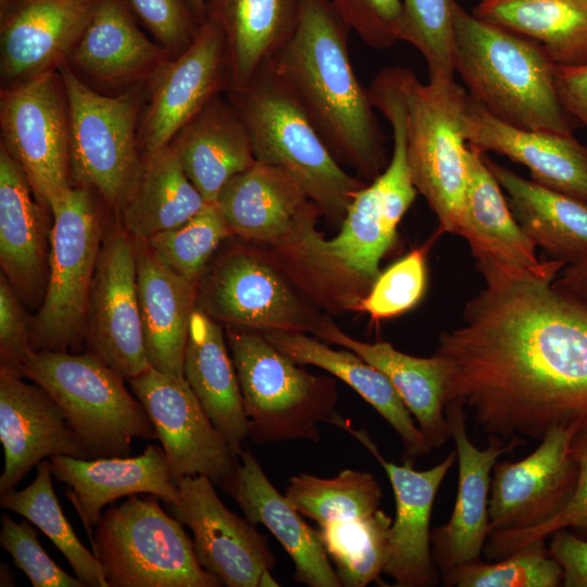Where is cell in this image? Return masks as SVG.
I'll use <instances>...</instances> for the list:
<instances>
[{
	"label": "cell",
	"mask_w": 587,
	"mask_h": 587,
	"mask_svg": "<svg viewBox=\"0 0 587 587\" xmlns=\"http://www.w3.org/2000/svg\"><path fill=\"white\" fill-rule=\"evenodd\" d=\"M485 161L536 247L566 264L587 255V202L528 180L486 155Z\"/></svg>",
	"instance_id": "obj_36"
},
{
	"label": "cell",
	"mask_w": 587,
	"mask_h": 587,
	"mask_svg": "<svg viewBox=\"0 0 587 587\" xmlns=\"http://www.w3.org/2000/svg\"><path fill=\"white\" fill-rule=\"evenodd\" d=\"M554 85L564 110L587 128V63L575 66L555 64Z\"/></svg>",
	"instance_id": "obj_52"
},
{
	"label": "cell",
	"mask_w": 587,
	"mask_h": 587,
	"mask_svg": "<svg viewBox=\"0 0 587 587\" xmlns=\"http://www.w3.org/2000/svg\"><path fill=\"white\" fill-rule=\"evenodd\" d=\"M27 519L14 522L8 514L1 515L0 545L22 570L34 587H86L63 571L40 545L37 532Z\"/></svg>",
	"instance_id": "obj_47"
},
{
	"label": "cell",
	"mask_w": 587,
	"mask_h": 587,
	"mask_svg": "<svg viewBox=\"0 0 587 587\" xmlns=\"http://www.w3.org/2000/svg\"><path fill=\"white\" fill-rule=\"evenodd\" d=\"M127 382L155 429L174 480L201 475L223 486L234 473L238 458L185 377L149 366Z\"/></svg>",
	"instance_id": "obj_13"
},
{
	"label": "cell",
	"mask_w": 587,
	"mask_h": 587,
	"mask_svg": "<svg viewBox=\"0 0 587 587\" xmlns=\"http://www.w3.org/2000/svg\"><path fill=\"white\" fill-rule=\"evenodd\" d=\"M85 339L88 353L126 380L148 363L137 291L136 242L124 229L104 237L91 284Z\"/></svg>",
	"instance_id": "obj_15"
},
{
	"label": "cell",
	"mask_w": 587,
	"mask_h": 587,
	"mask_svg": "<svg viewBox=\"0 0 587 587\" xmlns=\"http://www.w3.org/2000/svg\"><path fill=\"white\" fill-rule=\"evenodd\" d=\"M300 4L301 0H207L205 17L213 18L225 37L229 90L267 68L292 34Z\"/></svg>",
	"instance_id": "obj_35"
},
{
	"label": "cell",
	"mask_w": 587,
	"mask_h": 587,
	"mask_svg": "<svg viewBox=\"0 0 587 587\" xmlns=\"http://www.w3.org/2000/svg\"><path fill=\"white\" fill-rule=\"evenodd\" d=\"M149 99L138 124L141 154L167 146L211 99L230 88L224 34L210 17L188 48L166 62L147 86Z\"/></svg>",
	"instance_id": "obj_16"
},
{
	"label": "cell",
	"mask_w": 587,
	"mask_h": 587,
	"mask_svg": "<svg viewBox=\"0 0 587 587\" xmlns=\"http://www.w3.org/2000/svg\"><path fill=\"white\" fill-rule=\"evenodd\" d=\"M285 497L320 525L373 514L379 509L383 491L373 474L347 469L333 478L305 473L291 476Z\"/></svg>",
	"instance_id": "obj_41"
},
{
	"label": "cell",
	"mask_w": 587,
	"mask_h": 587,
	"mask_svg": "<svg viewBox=\"0 0 587 587\" xmlns=\"http://www.w3.org/2000/svg\"><path fill=\"white\" fill-rule=\"evenodd\" d=\"M50 213L48 279L30 322L32 345L34 350L78 351L103 240L101 215L91 189L83 186L67 190Z\"/></svg>",
	"instance_id": "obj_9"
},
{
	"label": "cell",
	"mask_w": 587,
	"mask_h": 587,
	"mask_svg": "<svg viewBox=\"0 0 587 587\" xmlns=\"http://www.w3.org/2000/svg\"><path fill=\"white\" fill-rule=\"evenodd\" d=\"M455 0H402L401 40L420 51L429 79L454 80L453 13Z\"/></svg>",
	"instance_id": "obj_44"
},
{
	"label": "cell",
	"mask_w": 587,
	"mask_h": 587,
	"mask_svg": "<svg viewBox=\"0 0 587 587\" xmlns=\"http://www.w3.org/2000/svg\"><path fill=\"white\" fill-rule=\"evenodd\" d=\"M0 569V586H14L12 572L7 564H1Z\"/></svg>",
	"instance_id": "obj_55"
},
{
	"label": "cell",
	"mask_w": 587,
	"mask_h": 587,
	"mask_svg": "<svg viewBox=\"0 0 587 587\" xmlns=\"http://www.w3.org/2000/svg\"><path fill=\"white\" fill-rule=\"evenodd\" d=\"M200 301L202 311L230 327L316 334L322 324L275 265L247 250L216 264Z\"/></svg>",
	"instance_id": "obj_14"
},
{
	"label": "cell",
	"mask_w": 587,
	"mask_h": 587,
	"mask_svg": "<svg viewBox=\"0 0 587 587\" xmlns=\"http://www.w3.org/2000/svg\"><path fill=\"white\" fill-rule=\"evenodd\" d=\"M392 520L382 509L373 514L320 524V535L341 586L378 582L389 559Z\"/></svg>",
	"instance_id": "obj_40"
},
{
	"label": "cell",
	"mask_w": 587,
	"mask_h": 587,
	"mask_svg": "<svg viewBox=\"0 0 587 587\" xmlns=\"http://www.w3.org/2000/svg\"><path fill=\"white\" fill-rule=\"evenodd\" d=\"M0 441L4 451L0 495L15 489L47 458L90 459L51 395L7 366H0Z\"/></svg>",
	"instance_id": "obj_22"
},
{
	"label": "cell",
	"mask_w": 587,
	"mask_h": 587,
	"mask_svg": "<svg viewBox=\"0 0 587 587\" xmlns=\"http://www.w3.org/2000/svg\"><path fill=\"white\" fill-rule=\"evenodd\" d=\"M261 333L297 364L317 366L349 385L399 435L408 459L425 455L433 450L386 375L360 355L350 350H334L304 333Z\"/></svg>",
	"instance_id": "obj_34"
},
{
	"label": "cell",
	"mask_w": 587,
	"mask_h": 587,
	"mask_svg": "<svg viewBox=\"0 0 587 587\" xmlns=\"http://www.w3.org/2000/svg\"><path fill=\"white\" fill-rule=\"evenodd\" d=\"M570 452L578 466V478L573 496L564 508L540 526L523 530H502L489 534L484 547L488 560H500L524 545L548 538L558 529L566 528L587 539V416L577 425Z\"/></svg>",
	"instance_id": "obj_45"
},
{
	"label": "cell",
	"mask_w": 587,
	"mask_h": 587,
	"mask_svg": "<svg viewBox=\"0 0 587 587\" xmlns=\"http://www.w3.org/2000/svg\"><path fill=\"white\" fill-rule=\"evenodd\" d=\"M578 424L550 428L540 445L516 462L495 463L488 505L489 534L540 526L564 508L578 478V466L570 452Z\"/></svg>",
	"instance_id": "obj_17"
},
{
	"label": "cell",
	"mask_w": 587,
	"mask_h": 587,
	"mask_svg": "<svg viewBox=\"0 0 587 587\" xmlns=\"http://www.w3.org/2000/svg\"><path fill=\"white\" fill-rule=\"evenodd\" d=\"M214 204L232 234L282 247L292 245L321 215L288 174L260 161L230 178Z\"/></svg>",
	"instance_id": "obj_23"
},
{
	"label": "cell",
	"mask_w": 587,
	"mask_h": 587,
	"mask_svg": "<svg viewBox=\"0 0 587 587\" xmlns=\"http://www.w3.org/2000/svg\"><path fill=\"white\" fill-rule=\"evenodd\" d=\"M217 321L196 309L190 319L184 377L207 415L239 458L248 422L236 369Z\"/></svg>",
	"instance_id": "obj_33"
},
{
	"label": "cell",
	"mask_w": 587,
	"mask_h": 587,
	"mask_svg": "<svg viewBox=\"0 0 587 587\" xmlns=\"http://www.w3.org/2000/svg\"><path fill=\"white\" fill-rule=\"evenodd\" d=\"M407 157L415 189L438 218V234H458L467 183L463 127L466 89L454 80L422 83L399 66Z\"/></svg>",
	"instance_id": "obj_8"
},
{
	"label": "cell",
	"mask_w": 587,
	"mask_h": 587,
	"mask_svg": "<svg viewBox=\"0 0 587 587\" xmlns=\"http://www.w3.org/2000/svg\"><path fill=\"white\" fill-rule=\"evenodd\" d=\"M425 254V247L414 249L380 273L355 310L378 321L412 309L426 287Z\"/></svg>",
	"instance_id": "obj_46"
},
{
	"label": "cell",
	"mask_w": 587,
	"mask_h": 587,
	"mask_svg": "<svg viewBox=\"0 0 587 587\" xmlns=\"http://www.w3.org/2000/svg\"><path fill=\"white\" fill-rule=\"evenodd\" d=\"M350 30L374 49L401 40L402 0H328Z\"/></svg>",
	"instance_id": "obj_48"
},
{
	"label": "cell",
	"mask_w": 587,
	"mask_h": 587,
	"mask_svg": "<svg viewBox=\"0 0 587 587\" xmlns=\"http://www.w3.org/2000/svg\"><path fill=\"white\" fill-rule=\"evenodd\" d=\"M136 242L137 291L149 365L184 377L185 350L196 308V283L159 262L142 240Z\"/></svg>",
	"instance_id": "obj_31"
},
{
	"label": "cell",
	"mask_w": 587,
	"mask_h": 587,
	"mask_svg": "<svg viewBox=\"0 0 587 587\" xmlns=\"http://www.w3.org/2000/svg\"><path fill=\"white\" fill-rule=\"evenodd\" d=\"M458 235L466 239L485 277L542 271L536 245L515 220L485 152L469 143L467 183Z\"/></svg>",
	"instance_id": "obj_26"
},
{
	"label": "cell",
	"mask_w": 587,
	"mask_h": 587,
	"mask_svg": "<svg viewBox=\"0 0 587 587\" xmlns=\"http://www.w3.org/2000/svg\"><path fill=\"white\" fill-rule=\"evenodd\" d=\"M193 186L214 204L227 182L254 162L248 128L222 95L211 99L168 143Z\"/></svg>",
	"instance_id": "obj_30"
},
{
	"label": "cell",
	"mask_w": 587,
	"mask_h": 587,
	"mask_svg": "<svg viewBox=\"0 0 587 587\" xmlns=\"http://www.w3.org/2000/svg\"><path fill=\"white\" fill-rule=\"evenodd\" d=\"M52 476L50 461L42 460L37 464V474L30 485L0 495V508L13 511L37 526L86 586L108 587L98 559L82 544L63 513L53 490Z\"/></svg>",
	"instance_id": "obj_39"
},
{
	"label": "cell",
	"mask_w": 587,
	"mask_h": 587,
	"mask_svg": "<svg viewBox=\"0 0 587 587\" xmlns=\"http://www.w3.org/2000/svg\"><path fill=\"white\" fill-rule=\"evenodd\" d=\"M315 335L353 351L384 373L432 449L448 441L451 436L445 412L447 373L437 353L420 358L403 353L389 342L360 341L329 322H322Z\"/></svg>",
	"instance_id": "obj_32"
},
{
	"label": "cell",
	"mask_w": 587,
	"mask_h": 587,
	"mask_svg": "<svg viewBox=\"0 0 587 587\" xmlns=\"http://www.w3.org/2000/svg\"><path fill=\"white\" fill-rule=\"evenodd\" d=\"M70 117L71 176L118 209L139 171L138 124L143 88L99 92L65 62L58 68Z\"/></svg>",
	"instance_id": "obj_11"
},
{
	"label": "cell",
	"mask_w": 587,
	"mask_h": 587,
	"mask_svg": "<svg viewBox=\"0 0 587 587\" xmlns=\"http://www.w3.org/2000/svg\"><path fill=\"white\" fill-rule=\"evenodd\" d=\"M363 445L386 472L394 491L396 515L389 528V559L384 574L397 587L437 586L441 575L432 557L430 516L438 489L457 459L452 450L440 463L417 471L410 459L399 465L386 460L365 428H353L336 413L327 421Z\"/></svg>",
	"instance_id": "obj_19"
},
{
	"label": "cell",
	"mask_w": 587,
	"mask_h": 587,
	"mask_svg": "<svg viewBox=\"0 0 587 587\" xmlns=\"http://www.w3.org/2000/svg\"><path fill=\"white\" fill-rule=\"evenodd\" d=\"M226 339L242 396L248 438L258 445L321 440L335 414L334 380L308 373L261 332L228 327Z\"/></svg>",
	"instance_id": "obj_5"
},
{
	"label": "cell",
	"mask_w": 587,
	"mask_h": 587,
	"mask_svg": "<svg viewBox=\"0 0 587 587\" xmlns=\"http://www.w3.org/2000/svg\"><path fill=\"white\" fill-rule=\"evenodd\" d=\"M197 18L202 23L205 20L207 0H187Z\"/></svg>",
	"instance_id": "obj_54"
},
{
	"label": "cell",
	"mask_w": 587,
	"mask_h": 587,
	"mask_svg": "<svg viewBox=\"0 0 587 587\" xmlns=\"http://www.w3.org/2000/svg\"><path fill=\"white\" fill-rule=\"evenodd\" d=\"M463 127L467 143L482 152L508 157L525 165L534 182L587 202V146L573 134L512 126L489 113L469 92Z\"/></svg>",
	"instance_id": "obj_27"
},
{
	"label": "cell",
	"mask_w": 587,
	"mask_h": 587,
	"mask_svg": "<svg viewBox=\"0 0 587 587\" xmlns=\"http://www.w3.org/2000/svg\"><path fill=\"white\" fill-rule=\"evenodd\" d=\"M1 145L49 211L72 185L70 117L59 71L2 87Z\"/></svg>",
	"instance_id": "obj_12"
},
{
	"label": "cell",
	"mask_w": 587,
	"mask_h": 587,
	"mask_svg": "<svg viewBox=\"0 0 587 587\" xmlns=\"http://www.w3.org/2000/svg\"><path fill=\"white\" fill-rule=\"evenodd\" d=\"M392 142L387 166L355 192L338 235L326 240L312 226L291 245L323 273L348 280L362 292L380 274L379 262L392 247L398 224L417 195L405 140L397 136Z\"/></svg>",
	"instance_id": "obj_10"
},
{
	"label": "cell",
	"mask_w": 587,
	"mask_h": 587,
	"mask_svg": "<svg viewBox=\"0 0 587 587\" xmlns=\"http://www.w3.org/2000/svg\"><path fill=\"white\" fill-rule=\"evenodd\" d=\"M225 95L248 128L255 161L284 171L321 214L341 224L355 192L366 184L341 166L279 80L265 68Z\"/></svg>",
	"instance_id": "obj_4"
},
{
	"label": "cell",
	"mask_w": 587,
	"mask_h": 587,
	"mask_svg": "<svg viewBox=\"0 0 587 587\" xmlns=\"http://www.w3.org/2000/svg\"><path fill=\"white\" fill-rule=\"evenodd\" d=\"M445 412L455 445L459 476L451 516L430 533L432 557L441 576L461 564L480 559L489 536L492 467L502 454L526 442L521 437L509 441L488 437V447L478 449L467 436V413L463 403L450 401Z\"/></svg>",
	"instance_id": "obj_20"
},
{
	"label": "cell",
	"mask_w": 587,
	"mask_h": 587,
	"mask_svg": "<svg viewBox=\"0 0 587 587\" xmlns=\"http://www.w3.org/2000/svg\"><path fill=\"white\" fill-rule=\"evenodd\" d=\"M453 34L455 73L489 113L522 129L573 134L554 85L555 63L540 43L459 3Z\"/></svg>",
	"instance_id": "obj_3"
},
{
	"label": "cell",
	"mask_w": 587,
	"mask_h": 587,
	"mask_svg": "<svg viewBox=\"0 0 587 587\" xmlns=\"http://www.w3.org/2000/svg\"><path fill=\"white\" fill-rule=\"evenodd\" d=\"M230 234L216 205L208 203L180 226L142 241L159 262L196 283L214 251Z\"/></svg>",
	"instance_id": "obj_43"
},
{
	"label": "cell",
	"mask_w": 587,
	"mask_h": 587,
	"mask_svg": "<svg viewBox=\"0 0 587 587\" xmlns=\"http://www.w3.org/2000/svg\"><path fill=\"white\" fill-rule=\"evenodd\" d=\"M173 57L146 37L125 0H100L66 63L96 87L143 88Z\"/></svg>",
	"instance_id": "obj_24"
},
{
	"label": "cell",
	"mask_w": 587,
	"mask_h": 587,
	"mask_svg": "<svg viewBox=\"0 0 587 587\" xmlns=\"http://www.w3.org/2000/svg\"><path fill=\"white\" fill-rule=\"evenodd\" d=\"M158 497L132 495L102 513L90 542L108 587H218L184 525Z\"/></svg>",
	"instance_id": "obj_7"
},
{
	"label": "cell",
	"mask_w": 587,
	"mask_h": 587,
	"mask_svg": "<svg viewBox=\"0 0 587 587\" xmlns=\"http://www.w3.org/2000/svg\"><path fill=\"white\" fill-rule=\"evenodd\" d=\"M100 0H0L2 87L65 63Z\"/></svg>",
	"instance_id": "obj_21"
},
{
	"label": "cell",
	"mask_w": 587,
	"mask_h": 587,
	"mask_svg": "<svg viewBox=\"0 0 587 587\" xmlns=\"http://www.w3.org/2000/svg\"><path fill=\"white\" fill-rule=\"evenodd\" d=\"M177 486L178 499L168 508L191 530L201 566L225 586H260L276 564L265 536L224 505L209 477L186 476Z\"/></svg>",
	"instance_id": "obj_18"
},
{
	"label": "cell",
	"mask_w": 587,
	"mask_h": 587,
	"mask_svg": "<svg viewBox=\"0 0 587 587\" xmlns=\"http://www.w3.org/2000/svg\"><path fill=\"white\" fill-rule=\"evenodd\" d=\"M549 551L561 565L563 586L587 587V539L566 528L551 534Z\"/></svg>",
	"instance_id": "obj_51"
},
{
	"label": "cell",
	"mask_w": 587,
	"mask_h": 587,
	"mask_svg": "<svg viewBox=\"0 0 587 587\" xmlns=\"http://www.w3.org/2000/svg\"><path fill=\"white\" fill-rule=\"evenodd\" d=\"M232 476L222 486L254 526L264 525L295 564L294 578L309 587H340L324 549L320 532L302 519L271 483L260 463L246 448Z\"/></svg>",
	"instance_id": "obj_28"
},
{
	"label": "cell",
	"mask_w": 587,
	"mask_h": 587,
	"mask_svg": "<svg viewBox=\"0 0 587 587\" xmlns=\"http://www.w3.org/2000/svg\"><path fill=\"white\" fill-rule=\"evenodd\" d=\"M127 2L173 58L188 48L201 24L187 0H127Z\"/></svg>",
	"instance_id": "obj_49"
},
{
	"label": "cell",
	"mask_w": 587,
	"mask_h": 587,
	"mask_svg": "<svg viewBox=\"0 0 587 587\" xmlns=\"http://www.w3.org/2000/svg\"><path fill=\"white\" fill-rule=\"evenodd\" d=\"M349 30L328 0H301L297 25L267 70L338 162L372 182L388 164L386 137L351 64Z\"/></svg>",
	"instance_id": "obj_2"
},
{
	"label": "cell",
	"mask_w": 587,
	"mask_h": 587,
	"mask_svg": "<svg viewBox=\"0 0 587 587\" xmlns=\"http://www.w3.org/2000/svg\"><path fill=\"white\" fill-rule=\"evenodd\" d=\"M441 578L449 587H558L563 571L540 538L494 563L478 559L461 564Z\"/></svg>",
	"instance_id": "obj_42"
},
{
	"label": "cell",
	"mask_w": 587,
	"mask_h": 587,
	"mask_svg": "<svg viewBox=\"0 0 587 587\" xmlns=\"http://www.w3.org/2000/svg\"><path fill=\"white\" fill-rule=\"evenodd\" d=\"M18 372L58 402L90 459L127 457L134 439H157L126 379L91 353L34 350Z\"/></svg>",
	"instance_id": "obj_6"
},
{
	"label": "cell",
	"mask_w": 587,
	"mask_h": 587,
	"mask_svg": "<svg viewBox=\"0 0 587 587\" xmlns=\"http://www.w3.org/2000/svg\"><path fill=\"white\" fill-rule=\"evenodd\" d=\"M472 13L537 41L558 65L587 63V0H480Z\"/></svg>",
	"instance_id": "obj_38"
},
{
	"label": "cell",
	"mask_w": 587,
	"mask_h": 587,
	"mask_svg": "<svg viewBox=\"0 0 587 587\" xmlns=\"http://www.w3.org/2000/svg\"><path fill=\"white\" fill-rule=\"evenodd\" d=\"M53 477L68 488L65 496L76 510L91 542L102 509L132 495H152L167 507L178 499L163 448L149 445L137 457L49 458Z\"/></svg>",
	"instance_id": "obj_25"
},
{
	"label": "cell",
	"mask_w": 587,
	"mask_h": 587,
	"mask_svg": "<svg viewBox=\"0 0 587 587\" xmlns=\"http://www.w3.org/2000/svg\"><path fill=\"white\" fill-rule=\"evenodd\" d=\"M208 203L185 174L170 145L141 155L138 174L117 211L135 240L180 226Z\"/></svg>",
	"instance_id": "obj_37"
},
{
	"label": "cell",
	"mask_w": 587,
	"mask_h": 587,
	"mask_svg": "<svg viewBox=\"0 0 587 587\" xmlns=\"http://www.w3.org/2000/svg\"><path fill=\"white\" fill-rule=\"evenodd\" d=\"M565 264L485 277L439 337L446 405L462 402L488 437L541 440L587 416V303L552 286Z\"/></svg>",
	"instance_id": "obj_1"
},
{
	"label": "cell",
	"mask_w": 587,
	"mask_h": 587,
	"mask_svg": "<svg viewBox=\"0 0 587 587\" xmlns=\"http://www.w3.org/2000/svg\"><path fill=\"white\" fill-rule=\"evenodd\" d=\"M30 322L17 292L2 273L0 276V366L17 370L33 353Z\"/></svg>",
	"instance_id": "obj_50"
},
{
	"label": "cell",
	"mask_w": 587,
	"mask_h": 587,
	"mask_svg": "<svg viewBox=\"0 0 587 587\" xmlns=\"http://www.w3.org/2000/svg\"><path fill=\"white\" fill-rule=\"evenodd\" d=\"M552 286L587 303V255L576 262L565 264L557 275Z\"/></svg>",
	"instance_id": "obj_53"
},
{
	"label": "cell",
	"mask_w": 587,
	"mask_h": 587,
	"mask_svg": "<svg viewBox=\"0 0 587 587\" xmlns=\"http://www.w3.org/2000/svg\"><path fill=\"white\" fill-rule=\"evenodd\" d=\"M47 212L27 177L0 145V265L28 302L43 298L49 268Z\"/></svg>",
	"instance_id": "obj_29"
}]
</instances>
